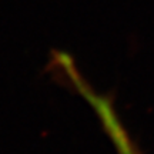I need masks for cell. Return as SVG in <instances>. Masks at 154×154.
Here are the masks:
<instances>
[{"label": "cell", "mask_w": 154, "mask_h": 154, "mask_svg": "<svg viewBox=\"0 0 154 154\" xmlns=\"http://www.w3.org/2000/svg\"><path fill=\"white\" fill-rule=\"evenodd\" d=\"M59 61H60L61 66V72L66 73L67 80L76 87L77 91L87 100L88 104L91 106L93 110L96 111V114L100 119L104 130L110 136L111 141L114 144L116 151L119 154H138L133 140L127 133L126 127L123 126L121 120L119 119L117 111H116L111 100L109 97H106V96L97 94L87 83L84 82V79L76 70V67H74L72 59L69 56L60 54L59 56Z\"/></svg>", "instance_id": "obj_1"}]
</instances>
